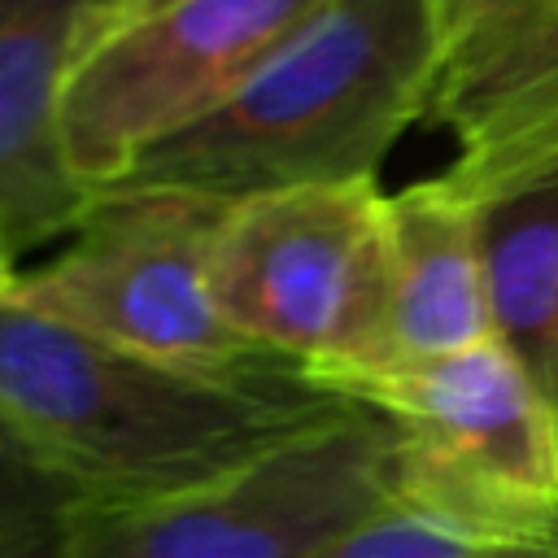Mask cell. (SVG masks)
<instances>
[{"label":"cell","mask_w":558,"mask_h":558,"mask_svg":"<svg viewBox=\"0 0 558 558\" xmlns=\"http://www.w3.org/2000/svg\"><path fill=\"white\" fill-rule=\"evenodd\" d=\"M209 288L218 314L310 379L388 357L392 244L375 179L305 183L222 209Z\"/></svg>","instance_id":"3957f363"},{"label":"cell","mask_w":558,"mask_h":558,"mask_svg":"<svg viewBox=\"0 0 558 558\" xmlns=\"http://www.w3.org/2000/svg\"><path fill=\"white\" fill-rule=\"evenodd\" d=\"M471 201L480 209L497 340H506L541 384L558 349V153Z\"/></svg>","instance_id":"8fae6325"},{"label":"cell","mask_w":558,"mask_h":558,"mask_svg":"<svg viewBox=\"0 0 558 558\" xmlns=\"http://www.w3.org/2000/svg\"><path fill=\"white\" fill-rule=\"evenodd\" d=\"M13 248H9V240H4V231H0V301L13 292V283H17V270H13Z\"/></svg>","instance_id":"9a60e30c"},{"label":"cell","mask_w":558,"mask_h":558,"mask_svg":"<svg viewBox=\"0 0 558 558\" xmlns=\"http://www.w3.org/2000/svg\"><path fill=\"white\" fill-rule=\"evenodd\" d=\"M135 0H0V231L13 253L70 240L96 192L61 148V96L92 39Z\"/></svg>","instance_id":"9c48e42d"},{"label":"cell","mask_w":558,"mask_h":558,"mask_svg":"<svg viewBox=\"0 0 558 558\" xmlns=\"http://www.w3.org/2000/svg\"><path fill=\"white\" fill-rule=\"evenodd\" d=\"M541 392H545L549 410L558 414V349H554V362H549V371H545V379H541Z\"/></svg>","instance_id":"2e32d148"},{"label":"cell","mask_w":558,"mask_h":558,"mask_svg":"<svg viewBox=\"0 0 558 558\" xmlns=\"http://www.w3.org/2000/svg\"><path fill=\"white\" fill-rule=\"evenodd\" d=\"M222 209L174 187L96 192L65 248L17 275L13 296L92 340L201 375L296 366L244 340L214 305L209 257Z\"/></svg>","instance_id":"277c9868"},{"label":"cell","mask_w":558,"mask_h":558,"mask_svg":"<svg viewBox=\"0 0 558 558\" xmlns=\"http://www.w3.org/2000/svg\"><path fill=\"white\" fill-rule=\"evenodd\" d=\"M440 78L432 122L458 157L445 170L480 196L558 153V0H432Z\"/></svg>","instance_id":"ba28073f"},{"label":"cell","mask_w":558,"mask_h":558,"mask_svg":"<svg viewBox=\"0 0 558 558\" xmlns=\"http://www.w3.org/2000/svg\"><path fill=\"white\" fill-rule=\"evenodd\" d=\"M344 405L301 366L201 375L0 301V423L96 510L227 484Z\"/></svg>","instance_id":"6da1fadb"},{"label":"cell","mask_w":558,"mask_h":558,"mask_svg":"<svg viewBox=\"0 0 558 558\" xmlns=\"http://www.w3.org/2000/svg\"><path fill=\"white\" fill-rule=\"evenodd\" d=\"M436 78L432 0H331L227 105L148 148L113 187L235 205L279 187L375 179L401 131L432 113Z\"/></svg>","instance_id":"7a4b0ae2"},{"label":"cell","mask_w":558,"mask_h":558,"mask_svg":"<svg viewBox=\"0 0 558 558\" xmlns=\"http://www.w3.org/2000/svg\"><path fill=\"white\" fill-rule=\"evenodd\" d=\"M506 545L514 541H506L488 523L445 501L397 488L388 501H379L371 514H362L305 558H484Z\"/></svg>","instance_id":"7c38bea8"},{"label":"cell","mask_w":558,"mask_h":558,"mask_svg":"<svg viewBox=\"0 0 558 558\" xmlns=\"http://www.w3.org/2000/svg\"><path fill=\"white\" fill-rule=\"evenodd\" d=\"M484 558H558V545H506V549H493Z\"/></svg>","instance_id":"5bb4252c"},{"label":"cell","mask_w":558,"mask_h":558,"mask_svg":"<svg viewBox=\"0 0 558 558\" xmlns=\"http://www.w3.org/2000/svg\"><path fill=\"white\" fill-rule=\"evenodd\" d=\"M87 501L0 423V558H74Z\"/></svg>","instance_id":"4fadbf2b"},{"label":"cell","mask_w":558,"mask_h":558,"mask_svg":"<svg viewBox=\"0 0 558 558\" xmlns=\"http://www.w3.org/2000/svg\"><path fill=\"white\" fill-rule=\"evenodd\" d=\"M397 493V427L349 401L227 484L87 506L74 558H305Z\"/></svg>","instance_id":"52a82bcc"},{"label":"cell","mask_w":558,"mask_h":558,"mask_svg":"<svg viewBox=\"0 0 558 558\" xmlns=\"http://www.w3.org/2000/svg\"><path fill=\"white\" fill-rule=\"evenodd\" d=\"M388 244L392 314L384 366L427 362L497 340L480 209L449 174L388 196Z\"/></svg>","instance_id":"30bf717a"},{"label":"cell","mask_w":558,"mask_h":558,"mask_svg":"<svg viewBox=\"0 0 558 558\" xmlns=\"http://www.w3.org/2000/svg\"><path fill=\"white\" fill-rule=\"evenodd\" d=\"M314 384L397 427V488L514 545H558V414L506 340Z\"/></svg>","instance_id":"5b68a950"},{"label":"cell","mask_w":558,"mask_h":558,"mask_svg":"<svg viewBox=\"0 0 558 558\" xmlns=\"http://www.w3.org/2000/svg\"><path fill=\"white\" fill-rule=\"evenodd\" d=\"M331 0H135L70 70L61 148L105 192L161 140L227 105Z\"/></svg>","instance_id":"8992f818"}]
</instances>
